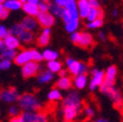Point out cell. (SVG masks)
Here are the masks:
<instances>
[{
	"label": "cell",
	"instance_id": "16",
	"mask_svg": "<svg viewBox=\"0 0 123 122\" xmlns=\"http://www.w3.org/2000/svg\"><path fill=\"white\" fill-rule=\"evenodd\" d=\"M117 75V68L115 66H111L105 71V83L109 85H115Z\"/></svg>",
	"mask_w": 123,
	"mask_h": 122
},
{
	"label": "cell",
	"instance_id": "24",
	"mask_svg": "<svg viewBox=\"0 0 123 122\" xmlns=\"http://www.w3.org/2000/svg\"><path fill=\"white\" fill-rule=\"evenodd\" d=\"M87 84H88V77L86 74L77 75L73 77V86L76 89H78V90L84 89L87 86Z\"/></svg>",
	"mask_w": 123,
	"mask_h": 122
},
{
	"label": "cell",
	"instance_id": "34",
	"mask_svg": "<svg viewBox=\"0 0 123 122\" xmlns=\"http://www.w3.org/2000/svg\"><path fill=\"white\" fill-rule=\"evenodd\" d=\"M104 24V19H98L94 22H91V23H87L86 26L90 29H95V28H99Z\"/></svg>",
	"mask_w": 123,
	"mask_h": 122
},
{
	"label": "cell",
	"instance_id": "27",
	"mask_svg": "<svg viewBox=\"0 0 123 122\" xmlns=\"http://www.w3.org/2000/svg\"><path fill=\"white\" fill-rule=\"evenodd\" d=\"M18 54V51H15V50H11L8 48H5L3 50L0 51V58L1 60H7V61H15Z\"/></svg>",
	"mask_w": 123,
	"mask_h": 122
},
{
	"label": "cell",
	"instance_id": "20",
	"mask_svg": "<svg viewBox=\"0 0 123 122\" xmlns=\"http://www.w3.org/2000/svg\"><path fill=\"white\" fill-rule=\"evenodd\" d=\"M81 110L77 109H72V108H65L63 109V116L66 121L72 122L78 117Z\"/></svg>",
	"mask_w": 123,
	"mask_h": 122
},
{
	"label": "cell",
	"instance_id": "19",
	"mask_svg": "<svg viewBox=\"0 0 123 122\" xmlns=\"http://www.w3.org/2000/svg\"><path fill=\"white\" fill-rule=\"evenodd\" d=\"M73 86V78L70 76L67 77H60L56 82V88L59 90H70Z\"/></svg>",
	"mask_w": 123,
	"mask_h": 122
},
{
	"label": "cell",
	"instance_id": "47",
	"mask_svg": "<svg viewBox=\"0 0 123 122\" xmlns=\"http://www.w3.org/2000/svg\"><path fill=\"white\" fill-rule=\"evenodd\" d=\"M63 122H68V121H66V120H64V121H63Z\"/></svg>",
	"mask_w": 123,
	"mask_h": 122
},
{
	"label": "cell",
	"instance_id": "12",
	"mask_svg": "<svg viewBox=\"0 0 123 122\" xmlns=\"http://www.w3.org/2000/svg\"><path fill=\"white\" fill-rule=\"evenodd\" d=\"M36 19L39 23V25L42 28H51L56 23V18L49 12L40 13Z\"/></svg>",
	"mask_w": 123,
	"mask_h": 122
},
{
	"label": "cell",
	"instance_id": "36",
	"mask_svg": "<svg viewBox=\"0 0 123 122\" xmlns=\"http://www.w3.org/2000/svg\"><path fill=\"white\" fill-rule=\"evenodd\" d=\"M9 35H10L9 28L6 27V25H4V24L0 25V38H1V40H4Z\"/></svg>",
	"mask_w": 123,
	"mask_h": 122
},
{
	"label": "cell",
	"instance_id": "14",
	"mask_svg": "<svg viewBox=\"0 0 123 122\" xmlns=\"http://www.w3.org/2000/svg\"><path fill=\"white\" fill-rule=\"evenodd\" d=\"M94 44V37L91 33H89L88 31H82L80 32L79 35V39L77 42V46L81 47V48H90L93 46Z\"/></svg>",
	"mask_w": 123,
	"mask_h": 122
},
{
	"label": "cell",
	"instance_id": "39",
	"mask_svg": "<svg viewBox=\"0 0 123 122\" xmlns=\"http://www.w3.org/2000/svg\"><path fill=\"white\" fill-rule=\"evenodd\" d=\"M11 66H12L11 61H7V60H1L0 61V69L1 70H7L11 67Z\"/></svg>",
	"mask_w": 123,
	"mask_h": 122
},
{
	"label": "cell",
	"instance_id": "26",
	"mask_svg": "<svg viewBox=\"0 0 123 122\" xmlns=\"http://www.w3.org/2000/svg\"><path fill=\"white\" fill-rule=\"evenodd\" d=\"M104 16V12L101 8H91V11L89 13V16L87 18V23L94 22L98 19H103Z\"/></svg>",
	"mask_w": 123,
	"mask_h": 122
},
{
	"label": "cell",
	"instance_id": "9",
	"mask_svg": "<svg viewBox=\"0 0 123 122\" xmlns=\"http://www.w3.org/2000/svg\"><path fill=\"white\" fill-rule=\"evenodd\" d=\"M43 69H45V68L43 67V66L41 64H38L35 62H30L22 67L21 72L25 78H30V77L38 75V73Z\"/></svg>",
	"mask_w": 123,
	"mask_h": 122
},
{
	"label": "cell",
	"instance_id": "6",
	"mask_svg": "<svg viewBox=\"0 0 123 122\" xmlns=\"http://www.w3.org/2000/svg\"><path fill=\"white\" fill-rule=\"evenodd\" d=\"M79 13L77 8V1L75 0H68L67 5L65 7V13L63 16V20L65 24L72 21V20H79Z\"/></svg>",
	"mask_w": 123,
	"mask_h": 122
},
{
	"label": "cell",
	"instance_id": "15",
	"mask_svg": "<svg viewBox=\"0 0 123 122\" xmlns=\"http://www.w3.org/2000/svg\"><path fill=\"white\" fill-rule=\"evenodd\" d=\"M77 8H78V13L79 17L81 19H86L89 16V13L91 11V5L89 0H78L77 1Z\"/></svg>",
	"mask_w": 123,
	"mask_h": 122
},
{
	"label": "cell",
	"instance_id": "32",
	"mask_svg": "<svg viewBox=\"0 0 123 122\" xmlns=\"http://www.w3.org/2000/svg\"><path fill=\"white\" fill-rule=\"evenodd\" d=\"M79 25H80L79 20H72V21L65 24L66 30L68 32H69L70 34L74 33V32H77V29L79 28Z\"/></svg>",
	"mask_w": 123,
	"mask_h": 122
},
{
	"label": "cell",
	"instance_id": "5",
	"mask_svg": "<svg viewBox=\"0 0 123 122\" xmlns=\"http://www.w3.org/2000/svg\"><path fill=\"white\" fill-rule=\"evenodd\" d=\"M62 106H63V109L72 108V109H77L81 110L83 106V103H82L80 95L76 91H70L64 98L63 102H62Z\"/></svg>",
	"mask_w": 123,
	"mask_h": 122
},
{
	"label": "cell",
	"instance_id": "42",
	"mask_svg": "<svg viewBox=\"0 0 123 122\" xmlns=\"http://www.w3.org/2000/svg\"><path fill=\"white\" fill-rule=\"evenodd\" d=\"M68 73H69V72H68V68H63L58 74H59L60 77H67V76H68Z\"/></svg>",
	"mask_w": 123,
	"mask_h": 122
},
{
	"label": "cell",
	"instance_id": "17",
	"mask_svg": "<svg viewBox=\"0 0 123 122\" xmlns=\"http://www.w3.org/2000/svg\"><path fill=\"white\" fill-rule=\"evenodd\" d=\"M51 38V28H43L42 32L36 38V44L40 47L47 46Z\"/></svg>",
	"mask_w": 123,
	"mask_h": 122
},
{
	"label": "cell",
	"instance_id": "31",
	"mask_svg": "<svg viewBox=\"0 0 123 122\" xmlns=\"http://www.w3.org/2000/svg\"><path fill=\"white\" fill-rule=\"evenodd\" d=\"M48 100L50 102H59L63 99V95H62L61 90L58 88H53L50 90V92L48 93Z\"/></svg>",
	"mask_w": 123,
	"mask_h": 122
},
{
	"label": "cell",
	"instance_id": "37",
	"mask_svg": "<svg viewBox=\"0 0 123 122\" xmlns=\"http://www.w3.org/2000/svg\"><path fill=\"white\" fill-rule=\"evenodd\" d=\"M9 14H10V11L7 10L2 3H0V19L1 20H6L8 18V16H9Z\"/></svg>",
	"mask_w": 123,
	"mask_h": 122
},
{
	"label": "cell",
	"instance_id": "28",
	"mask_svg": "<svg viewBox=\"0 0 123 122\" xmlns=\"http://www.w3.org/2000/svg\"><path fill=\"white\" fill-rule=\"evenodd\" d=\"M44 61H47V63L52 62V61H58L59 53L53 49H45L42 52Z\"/></svg>",
	"mask_w": 123,
	"mask_h": 122
},
{
	"label": "cell",
	"instance_id": "18",
	"mask_svg": "<svg viewBox=\"0 0 123 122\" xmlns=\"http://www.w3.org/2000/svg\"><path fill=\"white\" fill-rule=\"evenodd\" d=\"M4 43H5V46L6 48L8 49H11V50H15L17 51L18 49L21 48V41L19 39V37L17 36H14V35H9L8 37H6L4 40Z\"/></svg>",
	"mask_w": 123,
	"mask_h": 122
},
{
	"label": "cell",
	"instance_id": "30",
	"mask_svg": "<svg viewBox=\"0 0 123 122\" xmlns=\"http://www.w3.org/2000/svg\"><path fill=\"white\" fill-rule=\"evenodd\" d=\"M25 31V28L23 26V24L21 23H16V24H14L10 26L9 28V32L11 35H14V36H17L19 37L23 32Z\"/></svg>",
	"mask_w": 123,
	"mask_h": 122
},
{
	"label": "cell",
	"instance_id": "25",
	"mask_svg": "<svg viewBox=\"0 0 123 122\" xmlns=\"http://www.w3.org/2000/svg\"><path fill=\"white\" fill-rule=\"evenodd\" d=\"M19 39H20L21 43H23V44H31L34 41H36L35 34L31 31H28V30H25L19 36Z\"/></svg>",
	"mask_w": 123,
	"mask_h": 122
},
{
	"label": "cell",
	"instance_id": "10",
	"mask_svg": "<svg viewBox=\"0 0 123 122\" xmlns=\"http://www.w3.org/2000/svg\"><path fill=\"white\" fill-rule=\"evenodd\" d=\"M24 122H49L48 115L45 111L39 110L34 112L24 111L21 114Z\"/></svg>",
	"mask_w": 123,
	"mask_h": 122
},
{
	"label": "cell",
	"instance_id": "46",
	"mask_svg": "<svg viewBox=\"0 0 123 122\" xmlns=\"http://www.w3.org/2000/svg\"><path fill=\"white\" fill-rule=\"evenodd\" d=\"M95 122H109V121H106V120H105V119H98V120H96Z\"/></svg>",
	"mask_w": 123,
	"mask_h": 122
},
{
	"label": "cell",
	"instance_id": "29",
	"mask_svg": "<svg viewBox=\"0 0 123 122\" xmlns=\"http://www.w3.org/2000/svg\"><path fill=\"white\" fill-rule=\"evenodd\" d=\"M48 70H50L52 73H59L62 69H63V64L60 61H52V62L47 63L46 66Z\"/></svg>",
	"mask_w": 123,
	"mask_h": 122
},
{
	"label": "cell",
	"instance_id": "41",
	"mask_svg": "<svg viewBox=\"0 0 123 122\" xmlns=\"http://www.w3.org/2000/svg\"><path fill=\"white\" fill-rule=\"evenodd\" d=\"M89 2L92 8H101V4L98 0H89Z\"/></svg>",
	"mask_w": 123,
	"mask_h": 122
},
{
	"label": "cell",
	"instance_id": "4",
	"mask_svg": "<svg viewBox=\"0 0 123 122\" xmlns=\"http://www.w3.org/2000/svg\"><path fill=\"white\" fill-rule=\"evenodd\" d=\"M66 66L69 72V74H71L73 77L74 76H77V75H83L86 74L88 72V67L86 64L81 63L79 61H76L73 58H67L66 59Z\"/></svg>",
	"mask_w": 123,
	"mask_h": 122
},
{
	"label": "cell",
	"instance_id": "23",
	"mask_svg": "<svg viewBox=\"0 0 123 122\" xmlns=\"http://www.w3.org/2000/svg\"><path fill=\"white\" fill-rule=\"evenodd\" d=\"M49 13L55 18L58 19H63L64 13H65V8L61 7L55 3V1H50V8H49Z\"/></svg>",
	"mask_w": 123,
	"mask_h": 122
},
{
	"label": "cell",
	"instance_id": "7",
	"mask_svg": "<svg viewBox=\"0 0 123 122\" xmlns=\"http://www.w3.org/2000/svg\"><path fill=\"white\" fill-rule=\"evenodd\" d=\"M90 73L91 80L89 83V87L92 91H95L98 88H101L102 85L105 83V71L98 68H92Z\"/></svg>",
	"mask_w": 123,
	"mask_h": 122
},
{
	"label": "cell",
	"instance_id": "8",
	"mask_svg": "<svg viewBox=\"0 0 123 122\" xmlns=\"http://www.w3.org/2000/svg\"><path fill=\"white\" fill-rule=\"evenodd\" d=\"M20 97H21V95L19 94L18 90L16 88H13V87L2 89L1 93H0L1 101L3 103L11 104H15V103H18Z\"/></svg>",
	"mask_w": 123,
	"mask_h": 122
},
{
	"label": "cell",
	"instance_id": "38",
	"mask_svg": "<svg viewBox=\"0 0 123 122\" xmlns=\"http://www.w3.org/2000/svg\"><path fill=\"white\" fill-rule=\"evenodd\" d=\"M83 113H84V115H85V118H87V119H90V118H92L94 116V114H95V111H94V110H93V108H91V106H85V109L83 110Z\"/></svg>",
	"mask_w": 123,
	"mask_h": 122
},
{
	"label": "cell",
	"instance_id": "43",
	"mask_svg": "<svg viewBox=\"0 0 123 122\" xmlns=\"http://www.w3.org/2000/svg\"><path fill=\"white\" fill-rule=\"evenodd\" d=\"M98 36H99V39L101 40V41H105V39H106V36H105V33L104 32V31H99V33H98Z\"/></svg>",
	"mask_w": 123,
	"mask_h": 122
},
{
	"label": "cell",
	"instance_id": "22",
	"mask_svg": "<svg viewBox=\"0 0 123 122\" xmlns=\"http://www.w3.org/2000/svg\"><path fill=\"white\" fill-rule=\"evenodd\" d=\"M54 79V73H52L47 68L41 70L37 75V82L39 84H46L49 83Z\"/></svg>",
	"mask_w": 123,
	"mask_h": 122
},
{
	"label": "cell",
	"instance_id": "21",
	"mask_svg": "<svg viewBox=\"0 0 123 122\" xmlns=\"http://www.w3.org/2000/svg\"><path fill=\"white\" fill-rule=\"evenodd\" d=\"M0 3H2L4 7L11 11H18L20 9H23V1L22 0H1Z\"/></svg>",
	"mask_w": 123,
	"mask_h": 122
},
{
	"label": "cell",
	"instance_id": "2",
	"mask_svg": "<svg viewBox=\"0 0 123 122\" xmlns=\"http://www.w3.org/2000/svg\"><path fill=\"white\" fill-rule=\"evenodd\" d=\"M43 59V55L41 52H39L37 49H23L20 50L17 54V57L15 59V64L23 67L30 62H35L38 64H41Z\"/></svg>",
	"mask_w": 123,
	"mask_h": 122
},
{
	"label": "cell",
	"instance_id": "44",
	"mask_svg": "<svg viewBox=\"0 0 123 122\" xmlns=\"http://www.w3.org/2000/svg\"><path fill=\"white\" fill-rule=\"evenodd\" d=\"M9 122H24L23 121V118L22 116H17V117H13V118H10Z\"/></svg>",
	"mask_w": 123,
	"mask_h": 122
},
{
	"label": "cell",
	"instance_id": "1",
	"mask_svg": "<svg viewBox=\"0 0 123 122\" xmlns=\"http://www.w3.org/2000/svg\"><path fill=\"white\" fill-rule=\"evenodd\" d=\"M17 104L20 106L22 111L26 112H34L39 111L42 109V103L41 101L31 93H25L22 94Z\"/></svg>",
	"mask_w": 123,
	"mask_h": 122
},
{
	"label": "cell",
	"instance_id": "35",
	"mask_svg": "<svg viewBox=\"0 0 123 122\" xmlns=\"http://www.w3.org/2000/svg\"><path fill=\"white\" fill-rule=\"evenodd\" d=\"M39 11L40 13H46L49 12V8H50V1H46V0H41L39 2Z\"/></svg>",
	"mask_w": 123,
	"mask_h": 122
},
{
	"label": "cell",
	"instance_id": "33",
	"mask_svg": "<svg viewBox=\"0 0 123 122\" xmlns=\"http://www.w3.org/2000/svg\"><path fill=\"white\" fill-rule=\"evenodd\" d=\"M22 110L20 109V106L18 104H11L10 108L8 109V114L10 115L11 118L13 117H17L22 114Z\"/></svg>",
	"mask_w": 123,
	"mask_h": 122
},
{
	"label": "cell",
	"instance_id": "45",
	"mask_svg": "<svg viewBox=\"0 0 123 122\" xmlns=\"http://www.w3.org/2000/svg\"><path fill=\"white\" fill-rule=\"evenodd\" d=\"M118 15H119V11H118L117 9H113V10H112V16L117 17Z\"/></svg>",
	"mask_w": 123,
	"mask_h": 122
},
{
	"label": "cell",
	"instance_id": "3",
	"mask_svg": "<svg viewBox=\"0 0 123 122\" xmlns=\"http://www.w3.org/2000/svg\"><path fill=\"white\" fill-rule=\"evenodd\" d=\"M100 92L109 97L116 109L123 110V97L119 89L115 85H109L104 83L100 88Z\"/></svg>",
	"mask_w": 123,
	"mask_h": 122
},
{
	"label": "cell",
	"instance_id": "11",
	"mask_svg": "<svg viewBox=\"0 0 123 122\" xmlns=\"http://www.w3.org/2000/svg\"><path fill=\"white\" fill-rule=\"evenodd\" d=\"M23 1V11L28 17L37 18L40 14L39 11V0H22Z\"/></svg>",
	"mask_w": 123,
	"mask_h": 122
},
{
	"label": "cell",
	"instance_id": "13",
	"mask_svg": "<svg viewBox=\"0 0 123 122\" xmlns=\"http://www.w3.org/2000/svg\"><path fill=\"white\" fill-rule=\"evenodd\" d=\"M21 24H23L25 30H28V31H31V32H35L36 30L39 28V23L37 21L36 18H33V17H28V16H25Z\"/></svg>",
	"mask_w": 123,
	"mask_h": 122
},
{
	"label": "cell",
	"instance_id": "40",
	"mask_svg": "<svg viewBox=\"0 0 123 122\" xmlns=\"http://www.w3.org/2000/svg\"><path fill=\"white\" fill-rule=\"evenodd\" d=\"M79 35H80V32H79V31L74 32V33H71V34H70V40H71L74 44H77L78 39H79Z\"/></svg>",
	"mask_w": 123,
	"mask_h": 122
}]
</instances>
